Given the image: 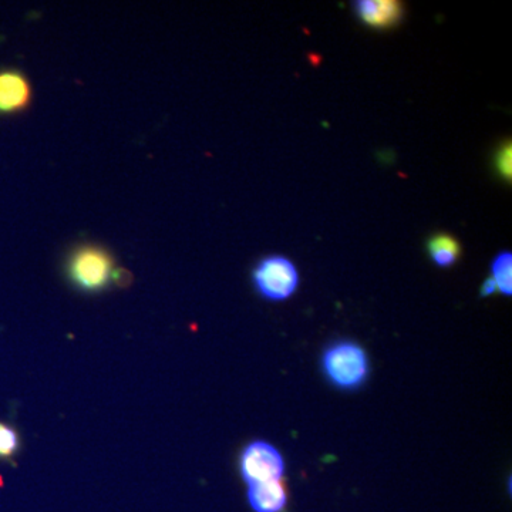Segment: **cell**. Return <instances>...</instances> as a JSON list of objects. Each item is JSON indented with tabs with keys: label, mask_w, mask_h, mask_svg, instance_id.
Returning a JSON list of instances; mask_svg holds the SVG:
<instances>
[{
	"label": "cell",
	"mask_w": 512,
	"mask_h": 512,
	"mask_svg": "<svg viewBox=\"0 0 512 512\" xmlns=\"http://www.w3.org/2000/svg\"><path fill=\"white\" fill-rule=\"evenodd\" d=\"M322 367L326 379L342 390L359 389L370 373L365 349L350 340H340L328 346L323 352Z\"/></svg>",
	"instance_id": "obj_1"
},
{
	"label": "cell",
	"mask_w": 512,
	"mask_h": 512,
	"mask_svg": "<svg viewBox=\"0 0 512 512\" xmlns=\"http://www.w3.org/2000/svg\"><path fill=\"white\" fill-rule=\"evenodd\" d=\"M113 258L97 247H83L74 252L69 262V276L77 288L97 292L106 288L113 276Z\"/></svg>",
	"instance_id": "obj_2"
},
{
	"label": "cell",
	"mask_w": 512,
	"mask_h": 512,
	"mask_svg": "<svg viewBox=\"0 0 512 512\" xmlns=\"http://www.w3.org/2000/svg\"><path fill=\"white\" fill-rule=\"evenodd\" d=\"M254 284L258 292L269 301H285L298 288L299 274L289 259L269 256L256 266Z\"/></svg>",
	"instance_id": "obj_3"
},
{
	"label": "cell",
	"mask_w": 512,
	"mask_h": 512,
	"mask_svg": "<svg viewBox=\"0 0 512 512\" xmlns=\"http://www.w3.org/2000/svg\"><path fill=\"white\" fill-rule=\"evenodd\" d=\"M241 476L249 485L281 480L285 461L278 448L266 441H254L244 448L239 461Z\"/></svg>",
	"instance_id": "obj_4"
},
{
	"label": "cell",
	"mask_w": 512,
	"mask_h": 512,
	"mask_svg": "<svg viewBox=\"0 0 512 512\" xmlns=\"http://www.w3.org/2000/svg\"><path fill=\"white\" fill-rule=\"evenodd\" d=\"M32 99L28 79L15 70L0 72V114L26 109Z\"/></svg>",
	"instance_id": "obj_5"
},
{
	"label": "cell",
	"mask_w": 512,
	"mask_h": 512,
	"mask_svg": "<svg viewBox=\"0 0 512 512\" xmlns=\"http://www.w3.org/2000/svg\"><path fill=\"white\" fill-rule=\"evenodd\" d=\"M248 503L255 512H281L288 504L284 481L274 480L249 485Z\"/></svg>",
	"instance_id": "obj_6"
},
{
	"label": "cell",
	"mask_w": 512,
	"mask_h": 512,
	"mask_svg": "<svg viewBox=\"0 0 512 512\" xmlns=\"http://www.w3.org/2000/svg\"><path fill=\"white\" fill-rule=\"evenodd\" d=\"M356 9L360 19L372 28H390L402 16V5L392 0H362Z\"/></svg>",
	"instance_id": "obj_7"
},
{
	"label": "cell",
	"mask_w": 512,
	"mask_h": 512,
	"mask_svg": "<svg viewBox=\"0 0 512 512\" xmlns=\"http://www.w3.org/2000/svg\"><path fill=\"white\" fill-rule=\"evenodd\" d=\"M430 258L434 264L440 268H450L458 261L461 254V247L457 239L447 234H437L430 238L429 245Z\"/></svg>",
	"instance_id": "obj_8"
},
{
	"label": "cell",
	"mask_w": 512,
	"mask_h": 512,
	"mask_svg": "<svg viewBox=\"0 0 512 512\" xmlns=\"http://www.w3.org/2000/svg\"><path fill=\"white\" fill-rule=\"evenodd\" d=\"M493 279L497 285L498 291L505 296H511L512 293V255L511 252H501L495 256L493 265Z\"/></svg>",
	"instance_id": "obj_9"
},
{
	"label": "cell",
	"mask_w": 512,
	"mask_h": 512,
	"mask_svg": "<svg viewBox=\"0 0 512 512\" xmlns=\"http://www.w3.org/2000/svg\"><path fill=\"white\" fill-rule=\"evenodd\" d=\"M20 439L18 431L8 424L0 423V458L9 460L18 453Z\"/></svg>",
	"instance_id": "obj_10"
},
{
	"label": "cell",
	"mask_w": 512,
	"mask_h": 512,
	"mask_svg": "<svg viewBox=\"0 0 512 512\" xmlns=\"http://www.w3.org/2000/svg\"><path fill=\"white\" fill-rule=\"evenodd\" d=\"M497 167L500 170V173L504 175L505 178L511 177V146H505L503 150L498 153L497 158Z\"/></svg>",
	"instance_id": "obj_11"
},
{
	"label": "cell",
	"mask_w": 512,
	"mask_h": 512,
	"mask_svg": "<svg viewBox=\"0 0 512 512\" xmlns=\"http://www.w3.org/2000/svg\"><path fill=\"white\" fill-rule=\"evenodd\" d=\"M497 291V285H495L493 278L487 279L483 286H481V296H490Z\"/></svg>",
	"instance_id": "obj_12"
}]
</instances>
